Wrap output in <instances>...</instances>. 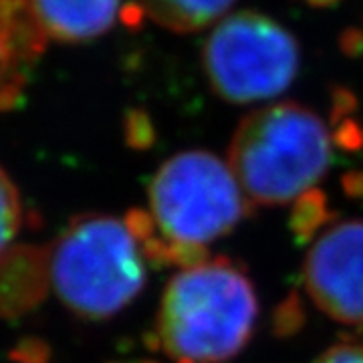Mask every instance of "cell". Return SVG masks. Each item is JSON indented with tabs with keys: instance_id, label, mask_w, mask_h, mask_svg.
Instances as JSON below:
<instances>
[{
	"instance_id": "obj_1",
	"label": "cell",
	"mask_w": 363,
	"mask_h": 363,
	"mask_svg": "<svg viewBox=\"0 0 363 363\" xmlns=\"http://www.w3.org/2000/svg\"><path fill=\"white\" fill-rule=\"evenodd\" d=\"M147 194V210L125 218L147 260L182 269L206 260L204 248L233 233L250 206L230 166L200 150L166 160Z\"/></svg>"
},
{
	"instance_id": "obj_2",
	"label": "cell",
	"mask_w": 363,
	"mask_h": 363,
	"mask_svg": "<svg viewBox=\"0 0 363 363\" xmlns=\"http://www.w3.org/2000/svg\"><path fill=\"white\" fill-rule=\"evenodd\" d=\"M259 298L236 262L202 260L176 272L160 301L156 345L174 363H224L245 350Z\"/></svg>"
},
{
	"instance_id": "obj_3",
	"label": "cell",
	"mask_w": 363,
	"mask_h": 363,
	"mask_svg": "<svg viewBox=\"0 0 363 363\" xmlns=\"http://www.w3.org/2000/svg\"><path fill=\"white\" fill-rule=\"evenodd\" d=\"M329 162L325 123L298 104H274L247 116L228 150V166L255 206H281L305 196L323 178Z\"/></svg>"
},
{
	"instance_id": "obj_4",
	"label": "cell",
	"mask_w": 363,
	"mask_h": 363,
	"mask_svg": "<svg viewBox=\"0 0 363 363\" xmlns=\"http://www.w3.org/2000/svg\"><path fill=\"white\" fill-rule=\"evenodd\" d=\"M145 250L128 218L81 214L49 250L57 297L85 321L123 311L145 285Z\"/></svg>"
},
{
	"instance_id": "obj_5",
	"label": "cell",
	"mask_w": 363,
	"mask_h": 363,
	"mask_svg": "<svg viewBox=\"0 0 363 363\" xmlns=\"http://www.w3.org/2000/svg\"><path fill=\"white\" fill-rule=\"evenodd\" d=\"M202 59L208 81L222 99L252 104L291 87L298 71V45L269 16L238 13L212 30Z\"/></svg>"
},
{
	"instance_id": "obj_6",
	"label": "cell",
	"mask_w": 363,
	"mask_h": 363,
	"mask_svg": "<svg viewBox=\"0 0 363 363\" xmlns=\"http://www.w3.org/2000/svg\"><path fill=\"white\" fill-rule=\"evenodd\" d=\"M303 281L327 317L363 327V220L339 222L319 234L305 257Z\"/></svg>"
},
{
	"instance_id": "obj_7",
	"label": "cell",
	"mask_w": 363,
	"mask_h": 363,
	"mask_svg": "<svg viewBox=\"0 0 363 363\" xmlns=\"http://www.w3.org/2000/svg\"><path fill=\"white\" fill-rule=\"evenodd\" d=\"M45 45L28 0H0V113L18 105Z\"/></svg>"
},
{
	"instance_id": "obj_8",
	"label": "cell",
	"mask_w": 363,
	"mask_h": 363,
	"mask_svg": "<svg viewBox=\"0 0 363 363\" xmlns=\"http://www.w3.org/2000/svg\"><path fill=\"white\" fill-rule=\"evenodd\" d=\"M121 0H28L47 39L85 43L107 33L119 16Z\"/></svg>"
},
{
	"instance_id": "obj_9",
	"label": "cell",
	"mask_w": 363,
	"mask_h": 363,
	"mask_svg": "<svg viewBox=\"0 0 363 363\" xmlns=\"http://www.w3.org/2000/svg\"><path fill=\"white\" fill-rule=\"evenodd\" d=\"M51 281L49 250L14 247L0 255V317L14 319L39 307Z\"/></svg>"
},
{
	"instance_id": "obj_10",
	"label": "cell",
	"mask_w": 363,
	"mask_h": 363,
	"mask_svg": "<svg viewBox=\"0 0 363 363\" xmlns=\"http://www.w3.org/2000/svg\"><path fill=\"white\" fill-rule=\"evenodd\" d=\"M234 0H140L142 13L174 33H194L226 13Z\"/></svg>"
},
{
	"instance_id": "obj_11",
	"label": "cell",
	"mask_w": 363,
	"mask_h": 363,
	"mask_svg": "<svg viewBox=\"0 0 363 363\" xmlns=\"http://www.w3.org/2000/svg\"><path fill=\"white\" fill-rule=\"evenodd\" d=\"M25 224V206L13 178L0 168V255L18 236Z\"/></svg>"
},
{
	"instance_id": "obj_12",
	"label": "cell",
	"mask_w": 363,
	"mask_h": 363,
	"mask_svg": "<svg viewBox=\"0 0 363 363\" xmlns=\"http://www.w3.org/2000/svg\"><path fill=\"white\" fill-rule=\"evenodd\" d=\"M313 363H363V343L345 341L323 351Z\"/></svg>"
}]
</instances>
